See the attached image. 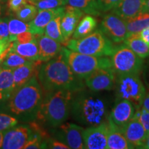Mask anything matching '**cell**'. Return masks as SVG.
Listing matches in <instances>:
<instances>
[{
	"label": "cell",
	"mask_w": 149,
	"mask_h": 149,
	"mask_svg": "<svg viewBox=\"0 0 149 149\" xmlns=\"http://www.w3.org/2000/svg\"><path fill=\"white\" fill-rule=\"evenodd\" d=\"M84 14L82 10L71 6L68 5L65 7L64 14L61 19V30L64 44L70 40Z\"/></svg>",
	"instance_id": "obj_17"
},
{
	"label": "cell",
	"mask_w": 149,
	"mask_h": 149,
	"mask_svg": "<svg viewBox=\"0 0 149 149\" xmlns=\"http://www.w3.org/2000/svg\"><path fill=\"white\" fill-rule=\"evenodd\" d=\"M136 118L138 119V120L141 122L142 126H144L146 132L149 133V112L146 111L144 108L141 107L139 109H136L135 115Z\"/></svg>",
	"instance_id": "obj_35"
},
{
	"label": "cell",
	"mask_w": 149,
	"mask_h": 149,
	"mask_svg": "<svg viewBox=\"0 0 149 149\" xmlns=\"http://www.w3.org/2000/svg\"><path fill=\"white\" fill-rule=\"evenodd\" d=\"M10 40L0 39V60H3L7 53L10 51Z\"/></svg>",
	"instance_id": "obj_40"
},
{
	"label": "cell",
	"mask_w": 149,
	"mask_h": 149,
	"mask_svg": "<svg viewBox=\"0 0 149 149\" xmlns=\"http://www.w3.org/2000/svg\"><path fill=\"white\" fill-rule=\"evenodd\" d=\"M113 67L117 74H139L144 61L125 44L117 47L111 55Z\"/></svg>",
	"instance_id": "obj_8"
},
{
	"label": "cell",
	"mask_w": 149,
	"mask_h": 149,
	"mask_svg": "<svg viewBox=\"0 0 149 149\" xmlns=\"http://www.w3.org/2000/svg\"><path fill=\"white\" fill-rule=\"evenodd\" d=\"M43 98L42 87L35 76L14 91L5 102L6 109L17 120L30 122L36 119Z\"/></svg>",
	"instance_id": "obj_2"
},
{
	"label": "cell",
	"mask_w": 149,
	"mask_h": 149,
	"mask_svg": "<svg viewBox=\"0 0 149 149\" xmlns=\"http://www.w3.org/2000/svg\"><path fill=\"white\" fill-rule=\"evenodd\" d=\"M135 111L132 102L127 100H117L109 117L115 126L121 129L133 119Z\"/></svg>",
	"instance_id": "obj_14"
},
{
	"label": "cell",
	"mask_w": 149,
	"mask_h": 149,
	"mask_svg": "<svg viewBox=\"0 0 149 149\" xmlns=\"http://www.w3.org/2000/svg\"><path fill=\"white\" fill-rule=\"evenodd\" d=\"M124 44L141 58H146L149 56V45L137 34L130 35L124 41Z\"/></svg>",
	"instance_id": "obj_24"
},
{
	"label": "cell",
	"mask_w": 149,
	"mask_h": 149,
	"mask_svg": "<svg viewBox=\"0 0 149 149\" xmlns=\"http://www.w3.org/2000/svg\"><path fill=\"white\" fill-rule=\"evenodd\" d=\"M40 1V0H29V2L33 3L35 2H37V1Z\"/></svg>",
	"instance_id": "obj_47"
},
{
	"label": "cell",
	"mask_w": 149,
	"mask_h": 149,
	"mask_svg": "<svg viewBox=\"0 0 149 149\" xmlns=\"http://www.w3.org/2000/svg\"><path fill=\"white\" fill-rule=\"evenodd\" d=\"M8 29L11 42L16 40V35L26 31H29V24L19 19H9Z\"/></svg>",
	"instance_id": "obj_30"
},
{
	"label": "cell",
	"mask_w": 149,
	"mask_h": 149,
	"mask_svg": "<svg viewBox=\"0 0 149 149\" xmlns=\"http://www.w3.org/2000/svg\"><path fill=\"white\" fill-rule=\"evenodd\" d=\"M10 51L15 52L29 60L40 61L39 48L36 38L34 40L25 44H20L16 41L12 42L10 45Z\"/></svg>",
	"instance_id": "obj_22"
},
{
	"label": "cell",
	"mask_w": 149,
	"mask_h": 149,
	"mask_svg": "<svg viewBox=\"0 0 149 149\" xmlns=\"http://www.w3.org/2000/svg\"><path fill=\"white\" fill-rule=\"evenodd\" d=\"M15 90L13 71L2 68L0 72V102H5Z\"/></svg>",
	"instance_id": "obj_23"
},
{
	"label": "cell",
	"mask_w": 149,
	"mask_h": 149,
	"mask_svg": "<svg viewBox=\"0 0 149 149\" xmlns=\"http://www.w3.org/2000/svg\"><path fill=\"white\" fill-rule=\"evenodd\" d=\"M141 107L144 108L146 111L149 112V92L148 93H146V95H145L144 100H143Z\"/></svg>",
	"instance_id": "obj_43"
},
{
	"label": "cell",
	"mask_w": 149,
	"mask_h": 149,
	"mask_svg": "<svg viewBox=\"0 0 149 149\" xmlns=\"http://www.w3.org/2000/svg\"><path fill=\"white\" fill-rule=\"evenodd\" d=\"M19 121L12 115L0 113V131H4L17 125Z\"/></svg>",
	"instance_id": "obj_33"
},
{
	"label": "cell",
	"mask_w": 149,
	"mask_h": 149,
	"mask_svg": "<svg viewBox=\"0 0 149 149\" xmlns=\"http://www.w3.org/2000/svg\"><path fill=\"white\" fill-rule=\"evenodd\" d=\"M64 12V6L39 10L36 17L29 23V32L34 35H44L47 24L56 17L63 15Z\"/></svg>",
	"instance_id": "obj_16"
},
{
	"label": "cell",
	"mask_w": 149,
	"mask_h": 149,
	"mask_svg": "<svg viewBox=\"0 0 149 149\" xmlns=\"http://www.w3.org/2000/svg\"><path fill=\"white\" fill-rule=\"evenodd\" d=\"M100 30L115 44L124 42L128 37L125 20L114 13L104 17Z\"/></svg>",
	"instance_id": "obj_9"
},
{
	"label": "cell",
	"mask_w": 149,
	"mask_h": 149,
	"mask_svg": "<svg viewBox=\"0 0 149 149\" xmlns=\"http://www.w3.org/2000/svg\"><path fill=\"white\" fill-rule=\"evenodd\" d=\"M64 1H66V3H67V0H64Z\"/></svg>",
	"instance_id": "obj_51"
},
{
	"label": "cell",
	"mask_w": 149,
	"mask_h": 149,
	"mask_svg": "<svg viewBox=\"0 0 149 149\" xmlns=\"http://www.w3.org/2000/svg\"><path fill=\"white\" fill-rule=\"evenodd\" d=\"M38 9L33 4H26L16 12L17 17L24 22H30L38 13Z\"/></svg>",
	"instance_id": "obj_31"
},
{
	"label": "cell",
	"mask_w": 149,
	"mask_h": 149,
	"mask_svg": "<svg viewBox=\"0 0 149 149\" xmlns=\"http://www.w3.org/2000/svg\"><path fill=\"white\" fill-rule=\"evenodd\" d=\"M143 13H149V0H145V5Z\"/></svg>",
	"instance_id": "obj_44"
},
{
	"label": "cell",
	"mask_w": 149,
	"mask_h": 149,
	"mask_svg": "<svg viewBox=\"0 0 149 149\" xmlns=\"http://www.w3.org/2000/svg\"><path fill=\"white\" fill-rule=\"evenodd\" d=\"M47 142V148L53 149H70L69 146H67L62 141L57 140L55 139H49L46 141Z\"/></svg>",
	"instance_id": "obj_41"
},
{
	"label": "cell",
	"mask_w": 149,
	"mask_h": 149,
	"mask_svg": "<svg viewBox=\"0 0 149 149\" xmlns=\"http://www.w3.org/2000/svg\"><path fill=\"white\" fill-rule=\"evenodd\" d=\"M39 48V60L42 62L51 60L60 53V43L44 35H35Z\"/></svg>",
	"instance_id": "obj_18"
},
{
	"label": "cell",
	"mask_w": 149,
	"mask_h": 149,
	"mask_svg": "<svg viewBox=\"0 0 149 149\" xmlns=\"http://www.w3.org/2000/svg\"><path fill=\"white\" fill-rule=\"evenodd\" d=\"M128 36L137 34L149 27V13H141L134 17L125 20Z\"/></svg>",
	"instance_id": "obj_26"
},
{
	"label": "cell",
	"mask_w": 149,
	"mask_h": 149,
	"mask_svg": "<svg viewBox=\"0 0 149 149\" xmlns=\"http://www.w3.org/2000/svg\"><path fill=\"white\" fill-rule=\"evenodd\" d=\"M8 19H0V39L10 40Z\"/></svg>",
	"instance_id": "obj_38"
},
{
	"label": "cell",
	"mask_w": 149,
	"mask_h": 149,
	"mask_svg": "<svg viewBox=\"0 0 149 149\" xmlns=\"http://www.w3.org/2000/svg\"><path fill=\"white\" fill-rule=\"evenodd\" d=\"M66 48L77 53L96 57H111L117 47L100 29L81 39H70Z\"/></svg>",
	"instance_id": "obj_5"
},
{
	"label": "cell",
	"mask_w": 149,
	"mask_h": 149,
	"mask_svg": "<svg viewBox=\"0 0 149 149\" xmlns=\"http://www.w3.org/2000/svg\"><path fill=\"white\" fill-rule=\"evenodd\" d=\"M66 4L79 8L84 13L91 15H100L101 14L97 0H67Z\"/></svg>",
	"instance_id": "obj_27"
},
{
	"label": "cell",
	"mask_w": 149,
	"mask_h": 149,
	"mask_svg": "<svg viewBox=\"0 0 149 149\" xmlns=\"http://www.w3.org/2000/svg\"><path fill=\"white\" fill-rule=\"evenodd\" d=\"M6 1V0H0V3H2L3 2H5Z\"/></svg>",
	"instance_id": "obj_50"
},
{
	"label": "cell",
	"mask_w": 149,
	"mask_h": 149,
	"mask_svg": "<svg viewBox=\"0 0 149 149\" xmlns=\"http://www.w3.org/2000/svg\"><path fill=\"white\" fill-rule=\"evenodd\" d=\"M32 4L35 5L38 9V10H41L57 8L59 7L64 6L66 4V3L64 0H40V1L33 3Z\"/></svg>",
	"instance_id": "obj_32"
},
{
	"label": "cell",
	"mask_w": 149,
	"mask_h": 149,
	"mask_svg": "<svg viewBox=\"0 0 149 149\" xmlns=\"http://www.w3.org/2000/svg\"><path fill=\"white\" fill-rule=\"evenodd\" d=\"M41 86L46 92L67 90L72 92L85 88V83L72 72L62 54L42 64L37 75Z\"/></svg>",
	"instance_id": "obj_1"
},
{
	"label": "cell",
	"mask_w": 149,
	"mask_h": 149,
	"mask_svg": "<svg viewBox=\"0 0 149 149\" xmlns=\"http://www.w3.org/2000/svg\"><path fill=\"white\" fill-rule=\"evenodd\" d=\"M117 100H127L135 109L141 107L146 95L145 88L139 74H117L116 83Z\"/></svg>",
	"instance_id": "obj_7"
},
{
	"label": "cell",
	"mask_w": 149,
	"mask_h": 149,
	"mask_svg": "<svg viewBox=\"0 0 149 149\" xmlns=\"http://www.w3.org/2000/svg\"><path fill=\"white\" fill-rule=\"evenodd\" d=\"M139 37L146 43L148 45H149V27H147L146 29L141 31L140 33H138Z\"/></svg>",
	"instance_id": "obj_42"
},
{
	"label": "cell",
	"mask_w": 149,
	"mask_h": 149,
	"mask_svg": "<svg viewBox=\"0 0 149 149\" xmlns=\"http://www.w3.org/2000/svg\"><path fill=\"white\" fill-rule=\"evenodd\" d=\"M85 88L74 93L70 113L74 120L86 126H95L107 122L109 114L107 103L102 97Z\"/></svg>",
	"instance_id": "obj_3"
},
{
	"label": "cell",
	"mask_w": 149,
	"mask_h": 149,
	"mask_svg": "<svg viewBox=\"0 0 149 149\" xmlns=\"http://www.w3.org/2000/svg\"><path fill=\"white\" fill-rule=\"evenodd\" d=\"M60 53L72 72L78 77L85 79L93 72L100 68L113 67L111 59L109 57H96L77 53L62 47Z\"/></svg>",
	"instance_id": "obj_6"
},
{
	"label": "cell",
	"mask_w": 149,
	"mask_h": 149,
	"mask_svg": "<svg viewBox=\"0 0 149 149\" xmlns=\"http://www.w3.org/2000/svg\"><path fill=\"white\" fill-rule=\"evenodd\" d=\"M29 0H8L7 6L8 10L11 12L16 13L22 7L27 4Z\"/></svg>",
	"instance_id": "obj_37"
},
{
	"label": "cell",
	"mask_w": 149,
	"mask_h": 149,
	"mask_svg": "<svg viewBox=\"0 0 149 149\" xmlns=\"http://www.w3.org/2000/svg\"><path fill=\"white\" fill-rule=\"evenodd\" d=\"M3 138V133L2 131H0V148H1V146H2Z\"/></svg>",
	"instance_id": "obj_45"
},
{
	"label": "cell",
	"mask_w": 149,
	"mask_h": 149,
	"mask_svg": "<svg viewBox=\"0 0 149 149\" xmlns=\"http://www.w3.org/2000/svg\"><path fill=\"white\" fill-rule=\"evenodd\" d=\"M29 59L22 57L13 51H9L3 59L1 61V67L5 69L13 70L17 67L29 62Z\"/></svg>",
	"instance_id": "obj_29"
},
{
	"label": "cell",
	"mask_w": 149,
	"mask_h": 149,
	"mask_svg": "<svg viewBox=\"0 0 149 149\" xmlns=\"http://www.w3.org/2000/svg\"><path fill=\"white\" fill-rule=\"evenodd\" d=\"M1 10H2V7H1V6L0 5V15H1Z\"/></svg>",
	"instance_id": "obj_49"
},
{
	"label": "cell",
	"mask_w": 149,
	"mask_h": 149,
	"mask_svg": "<svg viewBox=\"0 0 149 149\" xmlns=\"http://www.w3.org/2000/svg\"><path fill=\"white\" fill-rule=\"evenodd\" d=\"M120 130L134 148H143L148 134L138 119L134 116L133 119Z\"/></svg>",
	"instance_id": "obj_15"
},
{
	"label": "cell",
	"mask_w": 149,
	"mask_h": 149,
	"mask_svg": "<svg viewBox=\"0 0 149 149\" xmlns=\"http://www.w3.org/2000/svg\"><path fill=\"white\" fill-rule=\"evenodd\" d=\"M109 133L107 139V149H131L135 148L123 135L121 130L115 126L109 117L108 118Z\"/></svg>",
	"instance_id": "obj_21"
},
{
	"label": "cell",
	"mask_w": 149,
	"mask_h": 149,
	"mask_svg": "<svg viewBox=\"0 0 149 149\" xmlns=\"http://www.w3.org/2000/svg\"><path fill=\"white\" fill-rule=\"evenodd\" d=\"M122 0H97L98 8L102 12H108L115 8Z\"/></svg>",
	"instance_id": "obj_36"
},
{
	"label": "cell",
	"mask_w": 149,
	"mask_h": 149,
	"mask_svg": "<svg viewBox=\"0 0 149 149\" xmlns=\"http://www.w3.org/2000/svg\"><path fill=\"white\" fill-rule=\"evenodd\" d=\"M62 16L56 17L53 19L45 28L44 34L57 42L64 44V37L61 30V19Z\"/></svg>",
	"instance_id": "obj_28"
},
{
	"label": "cell",
	"mask_w": 149,
	"mask_h": 149,
	"mask_svg": "<svg viewBox=\"0 0 149 149\" xmlns=\"http://www.w3.org/2000/svg\"><path fill=\"white\" fill-rule=\"evenodd\" d=\"M35 38H36L35 35L33 34L29 31H26V32H23L16 35L15 41L20 44H25V43H29L34 40Z\"/></svg>",
	"instance_id": "obj_39"
},
{
	"label": "cell",
	"mask_w": 149,
	"mask_h": 149,
	"mask_svg": "<svg viewBox=\"0 0 149 149\" xmlns=\"http://www.w3.org/2000/svg\"><path fill=\"white\" fill-rule=\"evenodd\" d=\"M33 135V130L29 126H19L5 130L3 133V149H23L28 141Z\"/></svg>",
	"instance_id": "obj_12"
},
{
	"label": "cell",
	"mask_w": 149,
	"mask_h": 149,
	"mask_svg": "<svg viewBox=\"0 0 149 149\" xmlns=\"http://www.w3.org/2000/svg\"><path fill=\"white\" fill-rule=\"evenodd\" d=\"M74 92L67 90L49 91L44 97L36 115V120L56 128L69 117Z\"/></svg>",
	"instance_id": "obj_4"
},
{
	"label": "cell",
	"mask_w": 149,
	"mask_h": 149,
	"mask_svg": "<svg viewBox=\"0 0 149 149\" xmlns=\"http://www.w3.org/2000/svg\"><path fill=\"white\" fill-rule=\"evenodd\" d=\"M143 148L149 149V133H148V137H147L146 143H145L144 146H143Z\"/></svg>",
	"instance_id": "obj_46"
},
{
	"label": "cell",
	"mask_w": 149,
	"mask_h": 149,
	"mask_svg": "<svg viewBox=\"0 0 149 149\" xmlns=\"http://www.w3.org/2000/svg\"><path fill=\"white\" fill-rule=\"evenodd\" d=\"M108 133L109 126L107 122L85 128L83 133L85 148L107 149Z\"/></svg>",
	"instance_id": "obj_13"
},
{
	"label": "cell",
	"mask_w": 149,
	"mask_h": 149,
	"mask_svg": "<svg viewBox=\"0 0 149 149\" xmlns=\"http://www.w3.org/2000/svg\"><path fill=\"white\" fill-rule=\"evenodd\" d=\"M145 0H122L113 9V13L126 20L144 12Z\"/></svg>",
	"instance_id": "obj_20"
},
{
	"label": "cell",
	"mask_w": 149,
	"mask_h": 149,
	"mask_svg": "<svg viewBox=\"0 0 149 149\" xmlns=\"http://www.w3.org/2000/svg\"><path fill=\"white\" fill-rule=\"evenodd\" d=\"M1 61L2 60H0V72H1V70H2V67H1Z\"/></svg>",
	"instance_id": "obj_48"
},
{
	"label": "cell",
	"mask_w": 149,
	"mask_h": 149,
	"mask_svg": "<svg viewBox=\"0 0 149 149\" xmlns=\"http://www.w3.org/2000/svg\"><path fill=\"white\" fill-rule=\"evenodd\" d=\"M84 83L93 92L112 90L116 83V72L113 67L100 68L86 78Z\"/></svg>",
	"instance_id": "obj_10"
},
{
	"label": "cell",
	"mask_w": 149,
	"mask_h": 149,
	"mask_svg": "<svg viewBox=\"0 0 149 149\" xmlns=\"http://www.w3.org/2000/svg\"><path fill=\"white\" fill-rule=\"evenodd\" d=\"M58 128L55 136L59 141L66 144L70 148H85L83 136L85 128L73 123H63Z\"/></svg>",
	"instance_id": "obj_11"
},
{
	"label": "cell",
	"mask_w": 149,
	"mask_h": 149,
	"mask_svg": "<svg viewBox=\"0 0 149 149\" xmlns=\"http://www.w3.org/2000/svg\"><path fill=\"white\" fill-rule=\"evenodd\" d=\"M24 149H37V148H48L47 142L44 141L40 135L33 133L31 138L24 146Z\"/></svg>",
	"instance_id": "obj_34"
},
{
	"label": "cell",
	"mask_w": 149,
	"mask_h": 149,
	"mask_svg": "<svg viewBox=\"0 0 149 149\" xmlns=\"http://www.w3.org/2000/svg\"><path fill=\"white\" fill-rule=\"evenodd\" d=\"M97 22L96 19L91 15H86L81 19L72 34V39H81L88 36L95 30Z\"/></svg>",
	"instance_id": "obj_25"
},
{
	"label": "cell",
	"mask_w": 149,
	"mask_h": 149,
	"mask_svg": "<svg viewBox=\"0 0 149 149\" xmlns=\"http://www.w3.org/2000/svg\"><path fill=\"white\" fill-rule=\"evenodd\" d=\"M42 61L31 60L13 70L15 90L29 81L33 77H37Z\"/></svg>",
	"instance_id": "obj_19"
}]
</instances>
